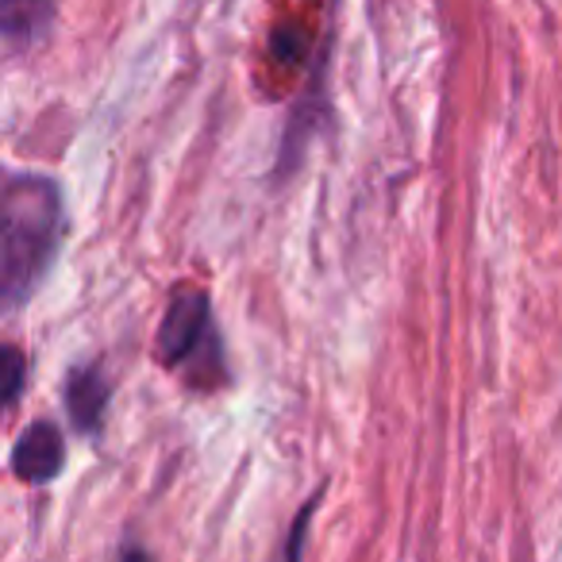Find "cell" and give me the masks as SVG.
<instances>
[{"label":"cell","instance_id":"cell-1","mask_svg":"<svg viewBox=\"0 0 562 562\" xmlns=\"http://www.w3.org/2000/svg\"><path fill=\"white\" fill-rule=\"evenodd\" d=\"M66 212L58 181L43 173H12L0 201V297L4 313L32 301L63 247Z\"/></svg>","mask_w":562,"mask_h":562},{"label":"cell","instance_id":"cell-2","mask_svg":"<svg viewBox=\"0 0 562 562\" xmlns=\"http://www.w3.org/2000/svg\"><path fill=\"white\" fill-rule=\"evenodd\" d=\"M155 355L166 370H193L196 362H209L212 382H224L220 367V331L212 321V297L204 290H178L166 308L155 336Z\"/></svg>","mask_w":562,"mask_h":562},{"label":"cell","instance_id":"cell-3","mask_svg":"<svg viewBox=\"0 0 562 562\" xmlns=\"http://www.w3.org/2000/svg\"><path fill=\"white\" fill-rule=\"evenodd\" d=\"M66 462V443L63 431L50 420H35L20 431L16 447H12V474L27 485H47L63 474Z\"/></svg>","mask_w":562,"mask_h":562},{"label":"cell","instance_id":"cell-4","mask_svg":"<svg viewBox=\"0 0 562 562\" xmlns=\"http://www.w3.org/2000/svg\"><path fill=\"white\" fill-rule=\"evenodd\" d=\"M66 416L81 436H101L104 428V413H109L112 401V382L97 362L89 367H74L66 378Z\"/></svg>","mask_w":562,"mask_h":562},{"label":"cell","instance_id":"cell-5","mask_svg":"<svg viewBox=\"0 0 562 562\" xmlns=\"http://www.w3.org/2000/svg\"><path fill=\"white\" fill-rule=\"evenodd\" d=\"M58 9L55 0H0V32H4V50L24 55L40 47L55 32Z\"/></svg>","mask_w":562,"mask_h":562},{"label":"cell","instance_id":"cell-6","mask_svg":"<svg viewBox=\"0 0 562 562\" xmlns=\"http://www.w3.org/2000/svg\"><path fill=\"white\" fill-rule=\"evenodd\" d=\"M27 385V359L16 344H4V408H16Z\"/></svg>","mask_w":562,"mask_h":562},{"label":"cell","instance_id":"cell-7","mask_svg":"<svg viewBox=\"0 0 562 562\" xmlns=\"http://www.w3.org/2000/svg\"><path fill=\"white\" fill-rule=\"evenodd\" d=\"M313 513H316V497L308 501L305 508H301L297 524H293V536H290V543H285V559H301V543H305V528H308V520H313Z\"/></svg>","mask_w":562,"mask_h":562}]
</instances>
